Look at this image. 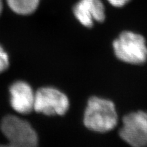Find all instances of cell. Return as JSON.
Returning a JSON list of instances; mask_svg holds the SVG:
<instances>
[{"label":"cell","instance_id":"obj_8","mask_svg":"<svg viewBox=\"0 0 147 147\" xmlns=\"http://www.w3.org/2000/svg\"><path fill=\"white\" fill-rule=\"evenodd\" d=\"M40 0H7L8 6L16 14L28 15L36 10Z\"/></svg>","mask_w":147,"mask_h":147},{"label":"cell","instance_id":"obj_7","mask_svg":"<svg viewBox=\"0 0 147 147\" xmlns=\"http://www.w3.org/2000/svg\"><path fill=\"white\" fill-rule=\"evenodd\" d=\"M10 94L11 106L16 112L27 115L34 110L35 93L27 82H14L10 88Z\"/></svg>","mask_w":147,"mask_h":147},{"label":"cell","instance_id":"obj_11","mask_svg":"<svg viewBox=\"0 0 147 147\" xmlns=\"http://www.w3.org/2000/svg\"><path fill=\"white\" fill-rule=\"evenodd\" d=\"M3 10V3L2 0H0V14H1V12H2Z\"/></svg>","mask_w":147,"mask_h":147},{"label":"cell","instance_id":"obj_10","mask_svg":"<svg viewBox=\"0 0 147 147\" xmlns=\"http://www.w3.org/2000/svg\"><path fill=\"white\" fill-rule=\"evenodd\" d=\"M130 0H108L110 4L115 7H122L127 4Z\"/></svg>","mask_w":147,"mask_h":147},{"label":"cell","instance_id":"obj_3","mask_svg":"<svg viewBox=\"0 0 147 147\" xmlns=\"http://www.w3.org/2000/svg\"><path fill=\"white\" fill-rule=\"evenodd\" d=\"M1 129L11 146L34 147L38 144L36 132L23 119L15 116H7L1 121Z\"/></svg>","mask_w":147,"mask_h":147},{"label":"cell","instance_id":"obj_1","mask_svg":"<svg viewBox=\"0 0 147 147\" xmlns=\"http://www.w3.org/2000/svg\"><path fill=\"white\" fill-rule=\"evenodd\" d=\"M118 117L111 101L92 97L89 100L84 115V124L92 131L104 133L115 127Z\"/></svg>","mask_w":147,"mask_h":147},{"label":"cell","instance_id":"obj_5","mask_svg":"<svg viewBox=\"0 0 147 147\" xmlns=\"http://www.w3.org/2000/svg\"><path fill=\"white\" fill-rule=\"evenodd\" d=\"M69 108V100L64 93L51 87H43L35 93L34 110L46 115H63Z\"/></svg>","mask_w":147,"mask_h":147},{"label":"cell","instance_id":"obj_2","mask_svg":"<svg viewBox=\"0 0 147 147\" xmlns=\"http://www.w3.org/2000/svg\"><path fill=\"white\" fill-rule=\"evenodd\" d=\"M117 57L131 64H142L147 60V47L144 38L131 32H123L113 42Z\"/></svg>","mask_w":147,"mask_h":147},{"label":"cell","instance_id":"obj_9","mask_svg":"<svg viewBox=\"0 0 147 147\" xmlns=\"http://www.w3.org/2000/svg\"><path fill=\"white\" fill-rule=\"evenodd\" d=\"M9 66V57L6 52L0 45V73L8 69Z\"/></svg>","mask_w":147,"mask_h":147},{"label":"cell","instance_id":"obj_4","mask_svg":"<svg viewBox=\"0 0 147 147\" xmlns=\"http://www.w3.org/2000/svg\"><path fill=\"white\" fill-rule=\"evenodd\" d=\"M119 136L131 146H147V113L138 111L125 116Z\"/></svg>","mask_w":147,"mask_h":147},{"label":"cell","instance_id":"obj_6","mask_svg":"<svg viewBox=\"0 0 147 147\" xmlns=\"http://www.w3.org/2000/svg\"><path fill=\"white\" fill-rule=\"evenodd\" d=\"M74 14L84 26L91 27L94 21L105 20V9L101 0H80L73 9Z\"/></svg>","mask_w":147,"mask_h":147}]
</instances>
